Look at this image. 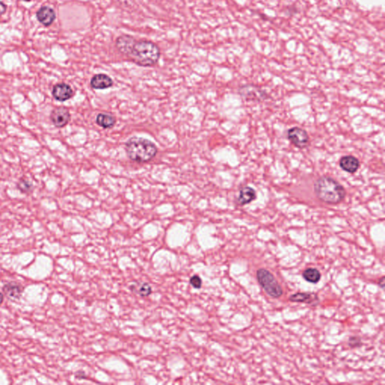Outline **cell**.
<instances>
[{
  "mask_svg": "<svg viewBox=\"0 0 385 385\" xmlns=\"http://www.w3.org/2000/svg\"><path fill=\"white\" fill-rule=\"evenodd\" d=\"M115 45L120 53L140 67H153L160 60V49L151 41L136 40L131 35H123L116 39Z\"/></svg>",
  "mask_w": 385,
  "mask_h": 385,
  "instance_id": "1",
  "label": "cell"
},
{
  "mask_svg": "<svg viewBox=\"0 0 385 385\" xmlns=\"http://www.w3.org/2000/svg\"><path fill=\"white\" fill-rule=\"evenodd\" d=\"M314 192L320 201L328 205L341 203L346 196V190L344 186L328 175L319 177L315 181Z\"/></svg>",
  "mask_w": 385,
  "mask_h": 385,
  "instance_id": "2",
  "label": "cell"
},
{
  "mask_svg": "<svg viewBox=\"0 0 385 385\" xmlns=\"http://www.w3.org/2000/svg\"><path fill=\"white\" fill-rule=\"evenodd\" d=\"M127 157L138 164H145L151 161L158 153L157 145L142 137H131L125 144Z\"/></svg>",
  "mask_w": 385,
  "mask_h": 385,
  "instance_id": "3",
  "label": "cell"
},
{
  "mask_svg": "<svg viewBox=\"0 0 385 385\" xmlns=\"http://www.w3.org/2000/svg\"><path fill=\"white\" fill-rule=\"evenodd\" d=\"M257 280L269 297L279 299L283 294V289L273 274L266 268H259L257 271Z\"/></svg>",
  "mask_w": 385,
  "mask_h": 385,
  "instance_id": "4",
  "label": "cell"
},
{
  "mask_svg": "<svg viewBox=\"0 0 385 385\" xmlns=\"http://www.w3.org/2000/svg\"><path fill=\"white\" fill-rule=\"evenodd\" d=\"M238 94L244 100L260 102L268 98V94L261 87L254 84H244L238 89Z\"/></svg>",
  "mask_w": 385,
  "mask_h": 385,
  "instance_id": "5",
  "label": "cell"
},
{
  "mask_svg": "<svg viewBox=\"0 0 385 385\" xmlns=\"http://www.w3.org/2000/svg\"><path fill=\"white\" fill-rule=\"evenodd\" d=\"M288 140L297 149H304L309 146L310 138L304 129L295 127L289 129L287 132Z\"/></svg>",
  "mask_w": 385,
  "mask_h": 385,
  "instance_id": "6",
  "label": "cell"
},
{
  "mask_svg": "<svg viewBox=\"0 0 385 385\" xmlns=\"http://www.w3.org/2000/svg\"><path fill=\"white\" fill-rule=\"evenodd\" d=\"M50 120L57 128H64L71 120V114L66 107H56L50 114Z\"/></svg>",
  "mask_w": 385,
  "mask_h": 385,
  "instance_id": "7",
  "label": "cell"
},
{
  "mask_svg": "<svg viewBox=\"0 0 385 385\" xmlns=\"http://www.w3.org/2000/svg\"><path fill=\"white\" fill-rule=\"evenodd\" d=\"M53 99L59 102H66L70 100L74 96V90L68 84L59 83L53 86L52 89Z\"/></svg>",
  "mask_w": 385,
  "mask_h": 385,
  "instance_id": "8",
  "label": "cell"
},
{
  "mask_svg": "<svg viewBox=\"0 0 385 385\" xmlns=\"http://www.w3.org/2000/svg\"><path fill=\"white\" fill-rule=\"evenodd\" d=\"M90 86L95 90H105L113 86V80L105 74H97L92 77Z\"/></svg>",
  "mask_w": 385,
  "mask_h": 385,
  "instance_id": "9",
  "label": "cell"
},
{
  "mask_svg": "<svg viewBox=\"0 0 385 385\" xmlns=\"http://www.w3.org/2000/svg\"><path fill=\"white\" fill-rule=\"evenodd\" d=\"M339 167L349 173H355L360 167V160L352 155L343 156L339 160Z\"/></svg>",
  "mask_w": 385,
  "mask_h": 385,
  "instance_id": "10",
  "label": "cell"
},
{
  "mask_svg": "<svg viewBox=\"0 0 385 385\" xmlns=\"http://www.w3.org/2000/svg\"><path fill=\"white\" fill-rule=\"evenodd\" d=\"M290 302H298V303L309 304L312 305L315 302H319V298L317 294L311 292H299L292 294L289 297Z\"/></svg>",
  "mask_w": 385,
  "mask_h": 385,
  "instance_id": "11",
  "label": "cell"
},
{
  "mask_svg": "<svg viewBox=\"0 0 385 385\" xmlns=\"http://www.w3.org/2000/svg\"><path fill=\"white\" fill-rule=\"evenodd\" d=\"M37 19L45 27H49L55 20L56 13L50 7H42L36 13Z\"/></svg>",
  "mask_w": 385,
  "mask_h": 385,
  "instance_id": "12",
  "label": "cell"
},
{
  "mask_svg": "<svg viewBox=\"0 0 385 385\" xmlns=\"http://www.w3.org/2000/svg\"><path fill=\"white\" fill-rule=\"evenodd\" d=\"M257 197V194L254 189L249 186H245L242 187L238 192V197L236 199V202L239 205H247L253 202Z\"/></svg>",
  "mask_w": 385,
  "mask_h": 385,
  "instance_id": "13",
  "label": "cell"
},
{
  "mask_svg": "<svg viewBox=\"0 0 385 385\" xmlns=\"http://www.w3.org/2000/svg\"><path fill=\"white\" fill-rule=\"evenodd\" d=\"M2 291L11 300H19L24 292V287L17 282H9L4 285Z\"/></svg>",
  "mask_w": 385,
  "mask_h": 385,
  "instance_id": "14",
  "label": "cell"
},
{
  "mask_svg": "<svg viewBox=\"0 0 385 385\" xmlns=\"http://www.w3.org/2000/svg\"><path fill=\"white\" fill-rule=\"evenodd\" d=\"M117 119L113 115L109 113H100L97 115L96 123L103 129H111L115 125Z\"/></svg>",
  "mask_w": 385,
  "mask_h": 385,
  "instance_id": "15",
  "label": "cell"
},
{
  "mask_svg": "<svg viewBox=\"0 0 385 385\" xmlns=\"http://www.w3.org/2000/svg\"><path fill=\"white\" fill-rule=\"evenodd\" d=\"M130 290L142 297H149L152 294V291H153L151 286L147 282L132 284L130 286Z\"/></svg>",
  "mask_w": 385,
  "mask_h": 385,
  "instance_id": "16",
  "label": "cell"
},
{
  "mask_svg": "<svg viewBox=\"0 0 385 385\" xmlns=\"http://www.w3.org/2000/svg\"><path fill=\"white\" fill-rule=\"evenodd\" d=\"M302 277L306 282L312 284H317L321 279V273L316 268H307L302 272Z\"/></svg>",
  "mask_w": 385,
  "mask_h": 385,
  "instance_id": "17",
  "label": "cell"
},
{
  "mask_svg": "<svg viewBox=\"0 0 385 385\" xmlns=\"http://www.w3.org/2000/svg\"><path fill=\"white\" fill-rule=\"evenodd\" d=\"M17 188L21 192L22 194L29 195L34 191L35 187H34L33 184L28 180L27 178H21L17 182Z\"/></svg>",
  "mask_w": 385,
  "mask_h": 385,
  "instance_id": "18",
  "label": "cell"
},
{
  "mask_svg": "<svg viewBox=\"0 0 385 385\" xmlns=\"http://www.w3.org/2000/svg\"><path fill=\"white\" fill-rule=\"evenodd\" d=\"M190 285L195 289H200L202 287V280L198 275H194L190 279Z\"/></svg>",
  "mask_w": 385,
  "mask_h": 385,
  "instance_id": "19",
  "label": "cell"
},
{
  "mask_svg": "<svg viewBox=\"0 0 385 385\" xmlns=\"http://www.w3.org/2000/svg\"><path fill=\"white\" fill-rule=\"evenodd\" d=\"M348 344L352 349H357L360 348L362 345L361 338L359 336H351L348 341Z\"/></svg>",
  "mask_w": 385,
  "mask_h": 385,
  "instance_id": "20",
  "label": "cell"
},
{
  "mask_svg": "<svg viewBox=\"0 0 385 385\" xmlns=\"http://www.w3.org/2000/svg\"><path fill=\"white\" fill-rule=\"evenodd\" d=\"M7 7L3 2L0 1V16L3 15L6 11Z\"/></svg>",
  "mask_w": 385,
  "mask_h": 385,
  "instance_id": "21",
  "label": "cell"
},
{
  "mask_svg": "<svg viewBox=\"0 0 385 385\" xmlns=\"http://www.w3.org/2000/svg\"><path fill=\"white\" fill-rule=\"evenodd\" d=\"M379 285L382 288H384V287H385V277H382L381 279H379Z\"/></svg>",
  "mask_w": 385,
  "mask_h": 385,
  "instance_id": "22",
  "label": "cell"
},
{
  "mask_svg": "<svg viewBox=\"0 0 385 385\" xmlns=\"http://www.w3.org/2000/svg\"><path fill=\"white\" fill-rule=\"evenodd\" d=\"M76 378H78V379H84V378H86V376L84 372H82V374H81V372H78L76 374Z\"/></svg>",
  "mask_w": 385,
  "mask_h": 385,
  "instance_id": "23",
  "label": "cell"
},
{
  "mask_svg": "<svg viewBox=\"0 0 385 385\" xmlns=\"http://www.w3.org/2000/svg\"><path fill=\"white\" fill-rule=\"evenodd\" d=\"M4 301V295L3 294H2L1 292H0V305H2V302Z\"/></svg>",
  "mask_w": 385,
  "mask_h": 385,
  "instance_id": "24",
  "label": "cell"
},
{
  "mask_svg": "<svg viewBox=\"0 0 385 385\" xmlns=\"http://www.w3.org/2000/svg\"><path fill=\"white\" fill-rule=\"evenodd\" d=\"M23 1H25V2H30L31 0H23Z\"/></svg>",
  "mask_w": 385,
  "mask_h": 385,
  "instance_id": "25",
  "label": "cell"
}]
</instances>
